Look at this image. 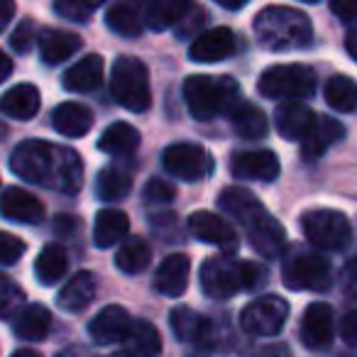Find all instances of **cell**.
<instances>
[{
    "instance_id": "1",
    "label": "cell",
    "mask_w": 357,
    "mask_h": 357,
    "mask_svg": "<svg viewBox=\"0 0 357 357\" xmlns=\"http://www.w3.org/2000/svg\"><path fill=\"white\" fill-rule=\"evenodd\" d=\"M10 169L20 178L54 194L74 196L84 184V164L71 147L45 139H25L10 154Z\"/></svg>"
},
{
    "instance_id": "2",
    "label": "cell",
    "mask_w": 357,
    "mask_h": 357,
    "mask_svg": "<svg viewBox=\"0 0 357 357\" xmlns=\"http://www.w3.org/2000/svg\"><path fill=\"white\" fill-rule=\"evenodd\" d=\"M257 42L269 52H294L311 45V22L301 10L287 6H269L252 22Z\"/></svg>"
},
{
    "instance_id": "3",
    "label": "cell",
    "mask_w": 357,
    "mask_h": 357,
    "mask_svg": "<svg viewBox=\"0 0 357 357\" xmlns=\"http://www.w3.org/2000/svg\"><path fill=\"white\" fill-rule=\"evenodd\" d=\"M267 279L264 267L248 259H235L230 255L211 257L201 264V289L208 298L225 301L240 291L259 289Z\"/></svg>"
},
{
    "instance_id": "4",
    "label": "cell",
    "mask_w": 357,
    "mask_h": 357,
    "mask_svg": "<svg viewBox=\"0 0 357 357\" xmlns=\"http://www.w3.org/2000/svg\"><path fill=\"white\" fill-rule=\"evenodd\" d=\"M184 100L196 120H213L233 113L240 100V86L230 76L196 74L184 81Z\"/></svg>"
},
{
    "instance_id": "5",
    "label": "cell",
    "mask_w": 357,
    "mask_h": 357,
    "mask_svg": "<svg viewBox=\"0 0 357 357\" xmlns=\"http://www.w3.org/2000/svg\"><path fill=\"white\" fill-rule=\"evenodd\" d=\"M110 91L118 105L130 113H144L152 105L149 71L137 56H118L110 74Z\"/></svg>"
},
{
    "instance_id": "6",
    "label": "cell",
    "mask_w": 357,
    "mask_h": 357,
    "mask_svg": "<svg viewBox=\"0 0 357 357\" xmlns=\"http://www.w3.org/2000/svg\"><path fill=\"white\" fill-rule=\"evenodd\" d=\"M282 282L291 291H326L333 284V269L323 255L294 248L284 255Z\"/></svg>"
},
{
    "instance_id": "7",
    "label": "cell",
    "mask_w": 357,
    "mask_h": 357,
    "mask_svg": "<svg viewBox=\"0 0 357 357\" xmlns=\"http://www.w3.org/2000/svg\"><path fill=\"white\" fill-rule=\"evenodd\" d=\"M259 96L272 100H306L316 91V71L303 64H277L262 71Z\"/></svg>"
},
{
    "instance_id": "8",
    "label": "cell",
    "mask_w": 357,
    "mask_h": 357,
    "mask_svg": "<svg viewBox=\"0 0 357 357\" xmlns=\"http://www.w3.org/2000/svg\"><path fill=\"white\" fill-rule=\"evenodd\" d=\"M301 228L306 233L308 243L318 250L340 252V250H345L352 243V225L340 211H308L301 218Z\"/></svg>"
},
{
    "instance_id": "9",
    "label": "cell",
    "mask_w": 357,
    "mask_h": 357,
    "mask_svg": "<svg viewBox=\"0 0 357 357\" xmlns=\"http://www.w3.org/2000/svg\"><path fill=\"white\" fill-rule=\"evenodd\" d=\"M162 164L172 176L181 178V181H189V184L208 178L215 167L213 157L201 144H191V142L169 144L162 154Z\"/></svg>"
},
{
    "instance_id": "10",
    "label": "cell",
    "mask_w": 357,
    "mask_h": 357,
    "mask_svg": "<svg viewBox=\"0 0 357 357\" xmlns=\"http://www.w3.org/2000/svg\"><path fill=\"white\" fill-rule=\"evenodd\" d=\"M289 318V303L282 296H259L250 301L240 313V328L250 335H277Z\"/></svg>"
},
{
    "instance_id": "11",
    "label": "cell",
    "mask_w": 357,
    "mask_h": 357,
    "mask_svg": "<svg viewBox=\"0 0 357 357\" xmlns=\"http://www.w3.org/2000/svg\"><path fill=\"white\" fill-rule=\"evenodd\" d=\"M189 230L196 240L206 245H215V248L223 250V255L235 257L240 243H238V233L230 228L228 220H223L218 213H208V211H196L189 218Z\"/></svg>"
},
{
    "instance_id": "12",
    "label": "cell",
    "mask_w": 357,
    "mask_h": 357,
    "mask_svg": "<svg viewBox=\"0 0 357 357\" xmlns=\"http://www.w3.org/2000/svg\"><path fill=\"white\" fill-rule=\"evenodd\" d=\"M298 335H301V342L308 350H326L333 342V335H335L333 308L323 301L311 303L301 318V331H298Z\"/></svg>"
},
{
    "instance_id": "13",
    "label": "cell",
    "mask_w": 357,
    "mask_h": 357,
    "mask_svg": "<svg viewBox=\"0 0 357 357\" xmlns=\"http://www.w3.org/2000/svg\"><path fill=\"white\" fill-rule=\"evenodd\" d=\"M318 120H321V115L313 113L303 103H296V100H289V103L279 105L277 113H274V125H277L279 135L284 139H289V142H298V144L313 132Z\"/></svg>"
},
{
    "instance_id": "14",
    "label": "cell",
    "mask_w": 357,
    "mask_h": 357,
    "mask_svg": "<svg viewBox=\"0 0 357 357\" xmlns=\"http://www.w3.org/2000/svg\"><path fill=\"white\" fill-rule=\"evenodd\" d=\"M230 172L248 181H274L282 172V164L272 149H252V152L233 154Z\"/></svg>"
},
{
    "instance_id": "15",
    "label": "cell",
    "mask_w": 357,
    "mask_h": 357,
    "mask_svg": "<svg viewBox=\"0 0 357 357\" xmlns=\"http://www.w3.org/2000/svg\"><path fill=\"white\" fill-rule=\"evenodd\" d=\"M235 52V35L230 27H215V30L201 32L189 47V59L199 64H215L228 59Z\"/></svg>"
},
{
    "instance_id": "16",
    "label": "cell",
    "mask_w": 357,
    "mask_h": 357,
    "mask_svg": "<svg viewBox=\"0 0 357 357\" xmlns=\"http://www.w3.org/2000/svg\"><path fill=\"white\" fill-rule=\"evenodd\" d=\"M132 318L123 306H105L93 316V321L89 323V335L98 345H113L118 340H125V335L130 333Z\"/></svg>"
},
{
    "instance_id": "17",
    "label": "cell",
    "mask_w": 357,
    "mask_h": 357,
    "mask_svg": "<svg viewBox=\"0 0 357 357\" xmlns=\"http://www.w3.org/2000/svg\"><path fill=\"white\" fill-rule=\"evenodd\" d=\"M169 323H172L174 335L181 342H199V345L213 347V326L208 318L196 313L189 306H176L169 313Z\"/></svg>"
},
{
    "instance_id": "18",
    "label": "cell",
    "mask_w": 357,
    "mask_h": 357,
    "mask_svg": "<svg viewBox=\"0 0 357 357\" xmlns=\"http://www.w3.org/2000/svg\"><path fill=\"white\" fill-rule=\"evenodd\" d=\"M144 10H147V3L144 0H123V3H115L108 13H105V25L110 32L125 37V40H135V37L142 35L144 30Z\"/></svg>"
},
{
    "instance_id": "19",
    "label": "cell",
    "mask_w": 357,
    "mask_h": 357,
    "mask_svg": "<svg viewBox=\"0 0 357 357\" xmlns=\"http://www.w3.org/2000/svg\"><path fill=\"white\" fill-rule=\"evenodd\" d=\"M189 274H191V259L186 255L176 252L169 255L162 259V264L157 267L154 274V289H157L162 296H181L189 287Z\"/></svg>"
},
{
    "instance_id": "20",
    "label": "cell",
    "mask_w": 357,
    "mask_h": 357,
    "mask_svg": "<svg viewBox=\"0 0 357 357\" xmlns=\"http://www.w3.org/2000/svg\"><path fill=\"white\" fill-rule=\"evenodd\" d=\"M250 245L257 250L262 257L274 259L282 257L284 250H287V230L279 220H274L272 215H262L257 223H252L248 228Z\"/></svg>"
},
{
    "instance_id": "21",
    "label": "cell",
    "mask_w": 357,
    "mask_h": 357,
    "mask_svg": "<svg viewBox=\"0 0 357 357\" xmlns=\"http://www.w3.org/2000/svg\"><path fill=\"white\" fill-rule=\"evenodd\" d=\"M218 206L223 213H228L230 218L238 220L245 228H250V225L257 223L262 215H267L264 206L259 204L248 189H238V186L223 189V194H220V199H218Z\"/></svg>"
},
{
    "instance_id": "22",
    "label": "cell",
    "mask_w": 357,
    "mask_h": 357,
    "mask_svg": "<svg viewBox=\"0 0 357 357\" xmlns=\"http://www.w3.org/2000/svg\"><path fill=\"white\" fill-rule=\"evenodd\" d=\"M3 213L8 220H15V223L37 225L45 220V206L30 191L20 189V186H8L3 194Z\"/></svg>"
},
{
    "instance_id": "23",
    "label": "cell",
    "mask_w": 357,
    "mask_h": 357,
    "mask_svg": "<svg viewBox=\"0 0 357 357\" xmlns=\"http://www.w3.org/2000/svg\"><path fill=\"white\" fill-rule=\"evenodd\" d=\"M96 291H98V279L93 277V272H79L59 289L56 306L64 313H81L86 306H91Z\"/></svg>"
},
{
    "instance_id": "24",
    "label": "cell",
    "mask_w": 357,
    "mask_h": 357,
    "mask_svg": "<svg viewBox=\"0 0 357 357\" xmlns=\"http://www.w3.org/2000/svg\"><path fill=\"white\" fill-rule=\"evenodd\" d=\"M40 54L45 59V64L54 66V64H61L66 61L69 56H74L76 52L81 50V37L74 35V32H66V30H54V27H45L40 30Z\"/></svg>"
},
{
    "instance_id": "25",
    "label": "cell",
    "mask_w": 357,
    "mask_h": 357,
    "mask_svg": "<svg viewBox=\"0 0 357 357\" xmlns=\"http://www.w3.org/2000/svg\"><path fill=\"white\" fill-rule=\"evenodd\" d=\"M103 81V56L89 54L81 61H76L71 69L64 71L61 76V86L71 93H89L96 91Z\"/></svg>"
},
{
    "instance_id": "26",
    "label": "cell",
    "mask_w": 357,
    "mask_h": 357,
    "mask_svg": "<svg viewBox=\"0 0 357 357\" xmlns=\"http://www.w3.org/2000/svg\"><path fill=\"white\" fill-rule=\"evenodd\" d=\"M52 128L66 137H84L93 128V113L86 105L66 100V103L56 105L52 113Z\"/></svg>"
},
{
    "instance_id": "27",
    "label": "cell",
    "mask_w": 357,
    "mask_h": 357,
    "mask_svg": "<svg viewBox=\"0 0 357 357\" xmlns=\"http://www.w3.org/2000/svg\"><path fill=\"white\" fill-rule=\"evenodd\" d=\"M191 0H147L144 22L149 30L164 32L169 27H178L181 20L191 13Z\"/></svg>"
},
{
    "instance_id": "28",
    "label": "cell",
    "mask_w": 357,
    "mask_h": 357,
    "mask_svg": "<svg viewBox=\"0 0 357 357\" xmlns=\"http://www.w3.org/2000/svg\"><path fill=\"white\" fill-rule=\"evenodd\" d=\"M40 105H42V98H40V91H37L35 86L17 84L6 91L0 108H3V113L13 120H32L37 113H40Z\"/></svg>"
},
{
    "instance_id": "29",
    "label": "cell",
    "mask_w": 357,
    "mask_h": 357,
    "mask_svg": "<svg viewBox=\"0 0 357 357\" xmlns=\"http://www.w3.org/2000/svg\"><path fill=\"white\" fill-rule=\"evenodd\" d=\"M162 352L159 331L149 321H132L130 333L123 340L125 357H157Z\"/></svg>"
},
{
    "instance_id": "30",
    "label": "cell",
    "mask_w": 357,
    "mask_h": 357,
    "mask_svg": "<svg viewBox=\"0 0 357 357\" xmlns=\"http://www.w3.org/2000/svg\"><path fill=\"white\" fill-rule=\"evenodd\" d=\"M52 328V313L47 311L42 303H30L25 306L13 321V333H15L20 340H45L47 333Z\"/></svg>"
},
{
    "instance_id": "31",
    "label": "cell",
    "mask_w": 357,
    "mask_h": 357,
    "mask_svg": "<svg viewBox=\"0 0 357 357\" xmlns=\"http://www.w3.org/2000/svg\"><path fill=\"white\" fill-rule=\"evenodd\" d=\"M130 230V220L123 211L118 208H103L98 211L96 215V223H93V243L96 248L105 250V248H113L118 245L120 240L128 235Z\"/></svg>"
},
{
    "instance_id": "32",
    "label": "cell",
    "mask_w": 357,
    "mask_h": 357,
    "mask_svg": "<svg viewBox=\"0 0 357 357\" xmlns=\"http://www.w3.org/2000/svg\"><path fill=\"white\" fill-rule=\"evenodd\" d=\"M342 137H345V128H342L337 120L323 118V115H321V120H318V125L313 128V132L301 142L303 159H306V162H311V159L323 157V152H326L331 144L340 142Z\"/></svg>"
},
{
    "instance_id": "33",
    "label": "cell",
    "mask_w": 357,
    "mask_h": 357,
    "mask_svg": "<svg viewBox=\"0 0 357 357\" xmlns=\"http://www.w3.org/2000/svg\"><path fill=\"white\" fill-rule=\"evenodd\" d=\"M69 267V257H66V250L56 243H50L42 248V252L35 259V277L45 287H54L61 277L66 274Z\"/></svg>"
},
{
    "instance_id": "34",
    "label": "cell",
    "mask_w": 357,
    "mask_h": 357,
    "mask_svg": "<svg viewBox=\"0 0 357 357\" xmlns=\"http://www.w3.org/2000/svg\"><path fill=\"white\" fill-rule=\"evenodd\" d=\"M139 132L130 123H113L103 130L98 139V149L113 157H128L137 149Z\"/></svg>"
},
{
    "instance_id": "35",
    "label": "cell",
    "mask_w": 357,
    "mask_h": 357,
    "mask_svg": "<svg viewBox=\"0 0 357 357\" xmlns=\"http://www.w3.org/2000/svg\"><path fill=\"white\" fill-rule=\"evenodd\" d=\"M132 191V178H130L128 172L115 167H105L98 172V178H96V196H98L103 204H118V201H125Z\"/></svg>"
},
{
    "instance_id": "36",
    "label": "cell",
    "mask_w": 357,
    "mask_h": 357,
    "mask_svg": "<svg viewBox=\"0 0 357 357\" xmlns=\"http://www.w3.org/2000/svg\"><path fill=\"white\" fill-rule=\"evenodd\" d=\"M230 123L243 139H262L269 130L267 115L262 113V108H257L255 103H245V100L230 113Z\"/></svg>"
},
{
    "instance_id": "37",
    "label": "cell",
    "mask_w": 357,
    "mask_h": 357,
    "mask_svg": "<svg viewBox=\"0 0 357 357\" xmlns=\"http://www.w3.org/2000/svg\"><path fill=\"white\" fill-rule=\"evenodd\" d=\"M152 262V250L142 238H130L115 252V267L123 274H139Z\"/></svg>"
},
{
    "instance_id": "38",
    "label": "cell",
    "mask_w": 357,
    "mask_h": 357,
    "mask_svg": "<svg viewBox=\"0 0 357 357\" xmlns=\"http://www.w3.org/2000/svg\"><path fill=\"white\" fill-rule=\"evenodd\" d=\"M326 103L337 113H352L357 108V84L347 76H333L326 84Z\"/></svg>"
},
{
    "instance_id": "39",
    "label": "cell",
    "mask_w": 357,
    "mask_h": 357,
    "mask_svg": "<svg viewBox=\"0 0 357 357\" xmlns=\"http://www.w3.org/2000/svg\"><path fill=\"white\" fill-rule=\"evenodd\" d=\"M0 289H3V291H0V313H3V318H13L15 313L22 311L25 294H22V289L15 287L8 277L0 279Z\"/></svg>"
},
{
    "instance_id": "40",
    "label": "cell",
    "mask_w": 357,
    "mask_h": 357,
    "mask_svg": "<svg viewBox=\"0 0 357 357\" xmlns=\"http://www.w3.org/2000/svg\"><path fill=\"white\" fill-rule=\"evenodd\" d=\"M54 13L71 22H89L93 8L86 0H54Z\"/></svg>"
},
{
    "instance_id": "41",
    "label": "cell",
    "mask_w": 357,
    "mask_h": 357,
    "mask_svg": "<svg viewBox=\"0 0 357 357\" xmlns=\"http://www.w3.org/2000/svg\"><path fill=\"white\" fill-rule=\"evenodd\" d=\"M142 199L147 204H172L176 199V189L162 178H149L142 189Z\"/></svg>"
},
{
    "instance_id": "42",
    "label": "cell",
    "mask_w": 357,
    "mask_h": 357,
    "mask_svg": "<svg viewBox=\"0 0 357 357\" xmlns=\"http://www.w3.org/2000/svg\"><path fill=\"white\" fill-rule=\"evenodd\" d=\"M37 32H35V22L32 20H20V25L13 30L10 35V47L13 52H17V54H27V52L32 50V42L37 40Z\"/></svg>"
},
{
    "instance_id": "43",
    "label": "cell",
    "mask_w": 357,
    "mask_h": 357,
    "mask_svg": "<svg viewBox=\"0 0 357 357\" xmlns=\"http://www.w3.org/2000/svg\"><path fill=\"white\" fill-rule=\"evenodd\" d=\"M22 252H25V243L20 238H15L10 233L0 235V262L6 264V267L15 264L22 257Z\"/></svg>"
},
{
    "instance_id": "44",
    "label": "cell",
    "mask_w": 357,
    "mask_h": 357,
    "mask_svg": "<svg viewBox=\"0 0 357 357\" xmlns=\"http://www.w3.org/2000/svg\"><path fill=\"white\" fill-rule=\"evenodd\" d=\"M340 337L345 340V345L357 347V308L345 313V318L340 321Z\"/></svg>"
},
{
    "instance_id": "45",
    "label": "cell",
    "mask_w": 357,
    "mask_h": 357,
    "mask_svg": "<svg viewBox=\"0 0 357 357\" xmlns=\"http://www.w3.org/2000/svg\"><path fill=\"white\" fill-rule=\"evenodd\" d=\"M331 13L342 22L357 20V0H331Z\"/></svg>"
},
{
    "instance_id": "46",
    "label": "cell",
    "mask_w": 357,
    "mask_h": 357,
    "mask_svg": "<svg viewBox=\"0 0 357 357\" xmlns=\"http://www.w3.org/2000/svg\"><path fill=\"white\" fill-rule=\"evenodd\" d=\"M342 291L347 296H357V257H352L350 262L342 267Z\"/></svg>"
},
{
    "instance_id": "47",
    "label": "cell",
    "mask_w": 357,
    "mask_h": 357,
    "mask_svg": "<svg viewBox=\"0 0 357 357\" xmlns=\"http://www.w3.org/2000/svg\"><path fill=\"white\" fill-rule=\"evenodd\" d=\"M204 17H206V13L201 10V8H194V10H191V17H184V20H181V25L176 27L178 35H186V32H196L201 25H204Z\"/></svg>"
},
{
    "instance_id": "48",
    "label": "cell",
    "mask_w": 357,
    "mask_h": 357,
    "mask_svg": "<svg viewBox=\"0 0 357 357\" xmlns=\"http://www.w3.org/2000/svg\"><path fill=\"white\" fill-rule=\"evenodd\" d=\"M345 50H347V54L352 56V61H357V27H352V30L347 32V37H345Z\"/></svg>"
},
{
    "instance_id": "49",
    "label": "cell",
    "mask_w": 357,
    "mask_h": 357,
    "mask_svg": "<svg viewBox=\"0 0 357 357\" xmlns=\"http://www.w3.org/2000/svg\"><path fill=\"white\" fill-rule=\"evenodd\" d=\"M215 6L225 8V10H240V8H245L250 3V0H213Z\"/></svg>"
},
{
    "instance_id": "50",
    "label": "cell",
    "mask_w": 357,
    "mask_h": 357,
    "mask_svg": "<svg viewBox=\"0 0 357 357\" xmlns=\"http://www.w3.org/2000/svg\"><path fill=\"white\" fill-rule=\"evenodd\" d=\"M262 357H289V350L284 345H274V347H267L262 352Z\"/></svg>"
},
{
    "instance_id": "51",
    "label": "cell",
    "mask_w": 357,
    "mask_h": 357,
    "mask_svg": "<svg viewBox=\"0 0 357 357\" xmlns=\"http://www.w3.org/2000/svg\"><path fill=\"white\" fill-rule=\"evenodd\" d=\"M0 61H3V66H0V79H8V76H10V71H13L10 56H8V54H0Z\"/></svg>"
},
{
    "instance_id": "52",
    "label": "cell",
    "mask_w": 357,
    "mask_h": 357,
    "mask_svg": "<svg viewBox=\"0 0 357 357\" xmlns=\"http://www.w3.org/2000/svg\"><path fill=\"white\" fill-rule=\"evenodd\" d=\"M13 13H15V3L13 0H6V10H3V25H8V22L13 20Z\"/></svg>"
},
{
    "instance_id": "53",
    "label": "cell",
    "mask_w": 357,
    "mask_h": 357,
    "mask_svg": "<svg viewBox=\"0 0 357 357\" xmlns=\"http://www.w3.org/2000/svg\"><path fill=\"white\" fill-rule=\"evenodd\" d=\"M10 357H42L37 350H30V347H22V350H17V352H13Z\"/></svg>"
},
{
    "instance_id": "54",
    "label": "cell",
    "mask_w": 357,
    "mask_h": 357,
    "mask_svg": "<svg viewBox=\"0 0 357 357\" xmlns=\"http://www.w3.org/2000/svg\"><path fill=\"white\" fill-rule=\"evenodd\" d=\"M91 8H98V6H103V3H108V0H86Z\"/></svg>"
},
{
    "instance_id": "55",
    "label": "cell",
    "mask_w": 357,
    "mask_h": 357,
    "mask_svg": "<svg viewBox=\"0 0 357 357\" xmlns=\"http://www.w3.org/2000/svg\"><path fill=\"white\" fill-rule=\"evenodd\" d=\"M303 3H318V0H303Z\"/></svg>"
}]
</instances>
